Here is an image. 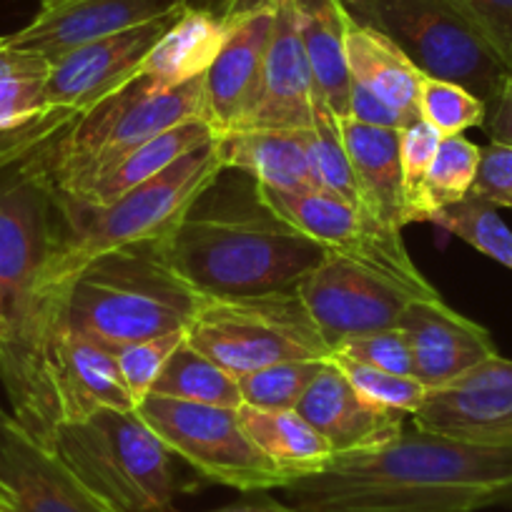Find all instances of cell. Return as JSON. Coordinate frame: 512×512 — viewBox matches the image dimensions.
<instances>
[{"instance_id":"1","label":"cell","mask_w":512,"mask_h":512,"mask_svg":"<svg viewBox=\"0 0 512 512\" xmlns=\"http://www.w3.org/2000/svg\"><path fill=\"white\" fill-rule=\"evenodd\" d=\"M282 492L297 512H477L512 505V447L402 432L390 445L334 457Z\"/></svg>"},{"instance_id":"2","label":"cell","mask_w":512,"mask_h":512,"mask_svg":"<svg viewBox=\"0 0 512 512\" xmlns=\"http://www.w3.org/2000/svg\"><path fill=\"white\" fill-rule=\"evenodd\" d=\"M161 246L179 277L206 299L294 292L327 256L267 204L254 176L226 166L191 199Z\"/></svg>"},{"instance_id":"3","label":"cell","mask_w":512,"mask_h":512,"mask_svg":"<svg viewBox=\"0 0 512 512\" xmlns=\"http://www.w3.org/2000/svg\"><path fill=\"white\" fill-rule=\"evenodd\" d=\"M28 151L0 164V384L11 415L48 447L46 352L61 307L43 299L41 279L63 216Z\"/></svg>"},{"instance_id":"4","label":"cell","mask_w":512,"mask_h":512,"mask_svg":"<svg viewBox=\"0 0 512 512\" xmlns=\"http://www.w3.org/2000/svg\"><path fill=\"white\" fill-rule=\"evenodd\" d=\"M204 302L156 239L98 256L63 292L61 312L68 327L116 349L186 332Z\"/></svg>"},{"instance_id":"5","label":"cell","mask_w":512,"mask_h":512,"mask_svg":"<svg viewBox=\"0 0 512 512\" xmlns=\"http://www.w3.org/2000/svg\"><path fill=\"white\" fill-rule=\"evenodd\" d=\"M189 121H206L204 76L161 88L136 76L28 151L56 199L76 194L136 146Z\"/></svg>"},{"instance_id":"6","label":"cell","mask_w":512,"mask_h":512,"mask_svg":"<svg viewBox=\"0 0 512 512\" xmlns=\"http://www.w3.org/2000/svg\"><path fill=\"white\" fill-rule=\"evenodd\" d=\"M221 171L216 136L134 191L98 209L63 211L61 234L41 279L48 304L61 307L63 292L98 256L123 246L164 239L196 194Z\"/></svg>"},{"instance_id":"7","label":"cell","mask_w":512,"mask_h":512,"mask_svg":"<svg viewBox=\"0 0 512 512\" xmlns=\"http://www.w3.org/2000/svg\"><path fill=\"white\" fill-rule=\"evenodd\" d=\"M48 450L121 512H174L181 492L171 452L139 410L103 407L53 430Z\"/></svg>"},{"instance_id":"8","label":"cell","mask_w":512,"mask_h":512,"mask_svg":"<svg viewBox=\"0 0 512 512\" xmlns=\"http://www.w3.org/2000/svg\"><path fill=\"white\" fill-rule=\"evenodd\" d=\"M349 21L390 38L425 76L460 83L490 106L507 66L450 0H342Z\"/></svg>"},{"instance_id":"9","label":"cell","mask_w":512,"mask_h":512,"mask_svg":"<svg viewBox=\"0 0 512 512\" xmlns=\"http://www.w3.org/2000/svg\"><path fill=\"white\" fill-rule=\"evenodd\" d=\"M186 342L234 377L287 359H327L329 347L297 289L267 297L206 299Z\"/></svg>"},{"instance_id":"10","label":"cell","mask_w":512,"mask_h":512,"mask_svg":"<svg viewBox=\"0 0 512 512\" xmlns=\"http://www.w3.org/2000/svg\"><path fill=\"white\" fill-rule=\"evenodd\" d=\"M136 410L171 455L189 462L216 485L239 492L282 490L287 485L282 472L246 437L231 407L149 395Z\"/></svg>"},{"instance_id":"11","label":"cell","mask_w":512,"mask_h":512,"mask_svg":"<svg viewBox=\"0 0 512 512\" xmlns=\"http://www.w3.org/2000/svg\"><path fill=\"white\" fill-rule=\"evenodd\" d=\"M262 194L282 219L324 246L329 254H339L374 269L420 299L440 297L412 262L402 231L384 226L342 196L324 189L279 191L269 186H262Z\"/></svg>"},{"instance_id":"12","label":"cell","mask_w":512,"mask_h":512,"mask_svg":"<svg viewBox=\"0 0 512 512\" xmlns=\"http://www.w3.org/2000/svg\"><path fill=\"white\" fill-rule=\"evenodd\" d=\"M297 294L329 352L347 337L395 329L407 304L420 299L384 274L329 251L299 282Z\"/></svg>"},{"instance_id":"13","label":"cell","mask_w":512,"mask_h":512,"mask_svg":"<svg viewBox=\"0 0 512 512\" xmlns=\"http://www.w3.org/2000/svg\"><path fill=\"white\" fill-rule=\"evenodd\" d=\"M415 430L482 447H512V359H485L427 392Z\"/></svg>"},{"instance_id":"14","label":"cell","mask_w":512,"mask_h":512,"mask_svg":"<svg viewBox=\"0 0 512 512\" xmlns=\"http://www.w3.org/2000/svg\"><path fill=\"white\" fill-rule=\"evenodd\" d=\"M181 11L156 18L144 26L131 28V31L86 43V46L51 61V73H48L46 83L48 106L53 111L78 116L116 93L128 81H134L151 48L174 26Z\"/></svg>"},{"instance_id":"15","label":"cell","mask_w":512,"mask_h":512,"mask_svg":"<svg viewBox=\"0 0 512 512\" xmlns=\"http://www.w3.org/2000/svg\"><path fill=\"white\" fill-rule=\"evenodd\" d=\"M46 387L53 430L63 422L86 420L103 407L136 410L113 349L68 327L63 312L48 342Z\"/></svg>"},{"instance_id":"16","label":"cell","mask_w":512,"mask_h":512,"mask_svg":"<svg viewBox=\"0 0 512 512\" xmlns=\"http://www.w3.org/2000/svg\"><path fill=\"white\" fill-rule=\"evenodd\" d=\"M226 21L224 46L204 76L206 123L214 136L234 131L254 106L274 28V0H254Z\"/></svg>"},{"instance_id":"17","label":"cell","mask_w":512,"mask_h":512,"mask_svg":"<svg viewBox=\"0 0 512 512\" xmlns=\"http://www.w3.org/2000/svg\"><path fill=\"white\" fill-rule=\"evenodd\" d=\"M314 76L292 0H274V28L254 106L234 131H307L314 121ZM231 134V131H229Z\"/></svg>"},{"instance_id":"18","label":"cell","mask_w":512,"mask_h":512,"mask_svg":"<svg viewBox=\"0 0 512 512\" xmlns=\"http://www.w3.org/2000/svg\"><path fill=\"white\" fill-rule=\"evenodd\" d=\"M186 6L191 0H46L38 16L6 41L56 61L86 43L131 31Z\"/></svg>"},{"instance_id":"19","label":"cell","mask_w":512,"mask_h":512,"mask_svg":"<svg viewBox=\"0 0 512 512\" xmlns=\"http://www.w3.org/2000/svg\"><path fill=\"white\" fill-rule=\"evenodd\" d=\"M0 480L16 512H121L83 485L46 445L0 405Z\"/></svg>"},{"instance_id":"20","label":"cell","mask_w":512,"mask_h":512,"mask_svg":"<svg viewBox=\"0 0 512 512\" xmlns=\"http://www.w3.org/2000/svg\"><path fill=\"white\" fill-rule=\"evenodd\" d=\"M397 327L412 349V374L427 390L445 387L452 379L495 357L490 332L435 299H412Z\"/></svg>"},{"instance_id":"21","label":"cell","mask_w":512,"mask_h":512,"mask_svg":"<svg viewBox=\"0 0 512 512\" xmlns=\"http://www.w3.org/2000/svg\"><path fill=\"white\" fill-rule=\"evenodd\" d=\"M297 412L329 442L334 457L390 445L405 432L407 417L359 395L329 359Z\"/></svg>"},{"instance_id":"22","label":"cell","mask_w":512,"mask_h":512,"mask_svg":"<svg viewBox=\"0 0 512 512\" xmlns=\"http://www.w3.org/2000/svg\"><path fill=\"white\" fill-rule=\"evenodd\" d=\"M48 73V58L13 48L0 36V164L26 154L76 118L48 106Z\"/></svg>"},{"instance_id":"23","label":"cell","mask_w":512,"mask_h":512,"mask_svg":"<svg viewBox=\"0 0 512 512\" xmlns=\"http://www.w3.org/2000/svg\"><path fill=\"white\" fill-rule=\"evenodd\" d=\"M349 164L357 179L367 214L390 229L407 226L405 186L400 166V131L364 126L352 118H339Z\"/></svg>"},{"instance_id":"24","label":"cell","mask_w":512,"mask_h":512,"mask_svg":"<svg viewBox=\"0 0 512 512\" xmlns=\"http://www.w3.org/2000/svg\"><path fill=\"white\" fill-rule=\"evenodd\" d=\"M211 139H214V131H211L206 121L181 123V126L169 128L164 134L154 136L146 144L136 146L131 154H126L118 164H113L106 174H101L96 181L83 186L76 194L66 196V199L53 196V199H56V204L63 211L108 206L116 199H121L123 194H128V191H134L136 186L159 176L161 171L169 169L171 164H176L189 151L209 144Z\"/></svg>"},{"instance_id":"25","label":"cell","mask_w":512,"mask_h":512,"mask_svg":"<svg viewBox=\"0 0 512 512\" xmlns=\"http://www.w3.org/2000/svg\"><path fill=\"white\" fill-rule=\"evenodd\" d=\"M309 131V128H307ZM307 131H231L216 136L221 166L279 191L319 189L309 164Z\"/></svg>"},{"instance_id":"26","label":"cell","mask_w":512,"mask_h":512,"mask_svg":"<svg viewBox=\"0 0 512 512\" xmlns=\"http://www.w3.org/2000/svg\"><path fill=\"white\" fill-rule=\"evenodd\" d=\"M349 83L362 86L379 101L407 118L417 121V86L425 73L382 33L349 21L344 36Z\"/></svg>"},{"instance_id":"27","label":"cell","mask_w":512,"mask_h":512,"mask_svg":"<svg viewBox=\"0 0 512 512\" xmlns=\"http://www.w3.org/2000/svg\"><path fill=\"white\" fill-rule=\"evenodd\" d=\"M229 21L204 8L186 6L174 26L159 38L141 66V76L161 88H179L206 76L224 46Z\"/></svg>"},{"instance_id":"28","label":"cell","mask_w":512,"mask_h":512,"mask_svg":"<svg viewBox=\"0 0 512 512\" xmlns=\"http://www.w3.org/2000/svg\"><path fill=\"white\" fill-rule=\"evenodd\" d=\"M236 417L246 437L282 472L287 485L327 470L334 460L329 442L297 410H256L241 405Z\"/></svg>"},{"instance_id":"29","label":"cell","mask_w":512,"mask_h":512,"mask_svg":"<svg viewBox=\"0 0 512 512\" xmlns=\"http://www.w3.org/2000/svg\"><path fill=\"white\" fill-rule=\"evenodd\" d=\"M292 3L312 66L314 91L339 118H347L352 83H349L347 56H344L349 16L342 0H292Z\"/></svg>"},{"instance_id":"30","label":"cell","mask_w":512,"mask_h":512,"mask_svg":"<svg viewBox=\"0 0 512 512\" xmlns=\"http://www.w3.org/2000/svg\"><path fill=\"white\" fill-rule=\"evenodd\" d=\"M151 395L196 402V405L231 407V410L241 407L239 384H236L234 374H229L219 364L211 362L209 357H204L186 339L169 357Z\"/></svg>"},{"instance_id":"31","label":"cell","mask_w":512,"mask_h":512,"mask_svg":"<svg viewBox=\"0 0 512 512\" xmlns=\"http://www.w3.org/2000/svg\"><path fill=\"white\" fill-rule=\"evenodd\" d=\"M480 154L482 146L472 144L465 136H442L415 206H412V224L432 221L437 211L460 204L472 194L477 169H480Z\"/></svg>"},{"instance_id":"32","label":"cell","mask_w":512,"mask_h":512,"mask_svg":"<svg viewBox=\"0 0 512 512\" xmlns=\"http://www.w3.org/2000/svg\"><path fill=\"white\" fill-rule=\"evenodd\" d=\"M307 149L319 189L342 196L349 204L364 209L362 194H359L357 179H354L352 164H349L347 146L342 139L339 116L319 96L314 98V121L307 131Z\"/></svg>"},{"instance_id":"33","label":"cell","mask_w":512,"mask_h":512,"mask_svg":"<svg viewBox=\"0 0 512 512\" xmlns=\"http://www.w3.org/2000/svg\"><path fill=\"white\" fill-rule=\"evenodd\" d=\"M327 359H287L241 374L236 377L241 405L256 410H297Z\"/></svg>"},{"instance_id":"34","label":"cell","mask_w":512,"mask_h":512,"mask_svg":"<svg viewBox=\"0 0 512 512\" xmlns=\"http://www.w3.org/2000/svg\"><path fill=\"white\" fill-rule=\"evenodd\" d=\"M432 224L450 231L452 236L512 272V229L497 214V206L487 204L477 196H467L460 204L437 211L432 216Z\"/></svg>"},{"instance_id":"35","label":"cell","mask_w":512,"mask_h":512,"mask_svg":"<svg viewBox=\"0 0 512 512\" xmlns=\"http://www.w3.org/2000/svg\"><path fill=\"white\" fill-rule=\"evenodd\" d=\"M417 116L437 134L462 136L467 128L485 126L487 106L460 83L422 76L417 86Z\"/></svg>"},{"instance_id":"36","label":"cell","mask_w":512,"mask_h":512,"mask_svg":"<svg viewBox=\"0 0 512 512\" xmlns=\"http://www.w3.org/2000/svg\"><path fill=\"white\" fill-rule=\"evenodd\" d=\"M329 362L349 379L354 390L367 400L377 402L382 407L402 412L412 417L422 407L427 397V387L412 374H395L387 369L369 367V364L354 362V359L342 357V354H329Z\"/></svg>"},{"instance_id":"37","label":"cell","mask_w":512,"mask_h":512,"mask_svg":"<svg viewBox=\"0 0 512 512\" xmlns=\"http://www.w3.org/2000/svg\"><path fill=\"white\" fill-rule=\"evenodd\" d=\"M184 339L186 332H171L113 349L123 384H126L128 395L136 402V407L151 395L156 379L164 372L166 362L184 344Z\"/></svg>"},{"instance_id":"38","label":"cell","mask_w":512,"mask_h":512,"mask_svg":"<svg viewBox=\"0 0 512 512\" xmlns=\"http://www.w3.org/2000/svg\"><path fill=\"white\" fill-rule=\"evenodd\" d=\"M329 354H342V357L354 359V362L387 369V372L395 374H412V369H415V364H412V349L400 327L347 337Z\"/></svg>"},{"instance_id":"39","label":"cell","mask_w":512,"mask_h":512,"mask_svg":"<svg viewBox=\"0 0 512 512\" xmlns=\"http://www.w3.org/2000/svg\"><path fill=\"white\" fill-rule=\"evenodd\" d=\"M442 134L427 121L407 123L400 131V166H402V186H405V204H407V224H412V206H415L417 194L422 189L427 169L437 154Z\"/></svg>"},{"instance_id":"40","label":"cell","mask_w":512,"mask_h":512,"mask_svg":"<svg viewBox=\"0 0 512 512\" xmlns=\"http://www.w3.org/2000/svg\"><path fill=\"white\" fill-rule=\"evenodd\" d=\"M512 73V0H450Z\"/></svg>"},{"instance_id":"41","label":"cell","mask_w":512,"mask_h":512,"mask_svg":"<svg viewBox=\"0 0 512 512\" xmlns=\"http://www.w3.org/2000/svg\"><path fill=\"white\" fill-rule=\"evenodd\" d=\"M497 209H512V146H482L480 169H477L472 194Z\"/></svg>"},{"instance_id":"42","label":"cell","mask_w":512,"mask_h":512,"mask_svg":"<svg viewBox=\"0 0 512 512\" xmlns=\"http://www.w3.org/2000/svg\"><path fill=\"white\" fill-rule=\"evenodd\" d=\"M347 118L352 121L364 123V126H377V128H400L407 126V118L402 113H397L395 108H390L384 101H379L377 96H372L369 91H364L362 86H349V111Z\"/></svg>"},{"instance_id":"43","label":"cell","mask_w":512,"mask_h":512,"mask_svg":"<svg viewBox=\"0 0 512 512\" xmlns=\"http://www.w3.org/2000/svg\"><path fill=\"white\" fill-rule=\"evenodd\" d=\"M485 128L492 144L512 146V73H507L497 98L487 106Z\"/></svg>"},{"instance_id":"44","label":"cell","mask_w":512,"mask_h":512,"mask_svg":"<svg viewBox=\"0 0 512 512\" xmlns=\"http://www.w3.org/2000/svg\"><path fill=\"white\" fill-rule=\"evenodd\" d=\"M209 512H297L289 502H279L274 497H254V500L231 502V505L216 507Z\"/></svg>"},{"instance_id":"45","label":"cell","mask_w":512,"mask_h":512,"mask_svg":"<svg viewBox=\"0 0 512 512\" xmlns=\"http://www.w3.org/2000/svg\"><path fill=\"white\" fill-rule=\"evenodd\" d=\"M0 512H16V497L3 480H0Z\"/></svg>"},{"instance_id":"46","label":"cell","mask_w":512,"mask_h":512,"mask_svg":"<svg viewBox=\"0 0 512 512\" xmlns=\"http://www.w3.org/2000/svg\"><path fill=\"white\" fill-rule=\"evenodd\" d=\"M43 3H46V0H43Z\"/></svg>"}]
</instances>
